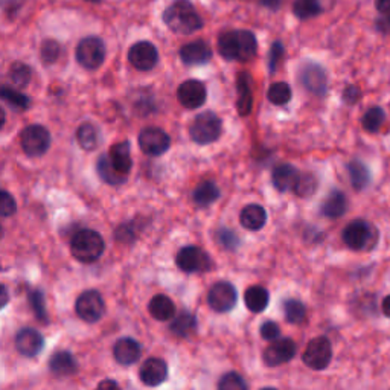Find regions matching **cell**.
<instances>
[{"instance_id":"f35d334b","label":"cell","mask_w":390,"mask_h":390,"mask_svg":"<svg viewBox=\"0 0 390 390\" xmlns=\"http://www.w3.org/2000/svg\"><path fill=\"white\" fill-rule=\"evenodd\" d=\"M0 100H4L9 105H13L16 109H20V110L28 109L29 105L28 96L11 89V87H5V85H0Z\"/></svg>"},{"instance_id":"60d3db41","label":"cell","mask_w":390,"mask_h":390,"mask_svg":"<svg viewBox=\"0 0 390 390\" xmlns=\"http://www.w3.org/2000/svg\"><path fill=\"white\" fill-rule=\"evenodd\" d=\"M29 304L32 307L35 317L40 321H43V324H47V311H46L45 296L42 290H32L29 292Z\"/></svg>"},{"instance_id":"91938a15","label":"cell","mask_w":390,"mask_h":390,"mask_svg":"<svg viewBox=\"0 0 390 390\" xmlns=\"http://www.w3.org/2000/svg\"><path fill=\"white\" fill-rule=\"evenodd\" d=\"M261 390H276L275 387H264V389H261Z\"/></svg>"},{"instance_id":"ac0fdd59","label":"cell","mask_w":390,"mask_h":390,"mask_svg":"<svg viewBox=\"0 0 390 390\" xmlns=\"http://www.w3.org/2000/svg\"><path fill=\"white\" fill-rule=\"evenodd\" d=\"M211 58H212V49L206 42L203 40L188 43L180 49V60L187 66L206 64L211 61Z\"/></svg>"},{"instance_id":"ffe728a7","label":"cell","mask_w":390,"mask_h":390,"mask_svg":"<svg viewBox=\"0 0 390 390\" xmlns=\"http://www.w3.org/2000/svg\"><path fill=\"white\" fill-rule=\"evenodd\" d=\"M299 170L290 163H280L271 172V182L279 192L295 191L299 180Z\"/></svg>"},{"instance_id":"d6986e66","label":"cell","mask_w":390,"mask_h":390,"mask_svg":"<svg viewBox=\"0 0 390 390\" xmlns=\"http://www.w3.org/2000/svg\"><path fill=\"white\" fill-rule=\"evenodd\" d=\"M141 354H142L141 345L134 338H130V337L119 338L113 348L114 360L122 366L134 365L141 358Z\"/></svg>"},{"instance_id":"ee69618b","label":"cell","mask_w":390,"mask_h":390,"mask_svg":"<svg viewBox=\"0 0 390 390\" xmlns=\"http://www.w3.org/2000/svg\"><path fill=\"white\" fill-rule=\"evenodd\" d=\"M61 47L55 40H46L42 46V60L45 64H52L60 57Z\"/></svg>"},{"instance_id":"ab89813d","label":"cell","mask_w":390,"mask_h":390,"mask_svg":"<svg viewBox=\"0 0 390 390\" xmlns=\"http://www.w3.org/2000/svg\"><path fill=\"white\" fill-rule=\"evenodd\" d=\"M268 101L275 105H284L291 100V87L287 83H275L268 89Z\"/></svg>"},{"instance_id":"f907efd6","label":"cell","mask_w":390,"mask_h":390,"mask_svg":"<svg viewBox=\"0 0 390 390\" xmlns=\"http://www.w3.org/2000/svg\"><path fill=\"white\" fill-rule=\"evenodd\" d=\"M96 390H121L119 384L113 382V379H102V382L98 384Z\"/></svg>"},{"instance_id":"8d00e7d4","label":"cell","mask_w":390,"mask_h":390,"mask_svg":"<svg viewBox=\"0 0 390 390\" xmlns=\"http://www.w3.org/2000/svg\"><path fill=\"white\" fill-rule=\"evenodd\" d=\"M384 121H386V113L382 107H372V109H369L365 113L362 124H363V129L366 131L377 133L379 129H382Z\"/></svg>"},{"instance_id":"30bf717a","label":"cell","mask_w":390,"mask_h":390,"mask_svg":"<svg viewBox=\"0 0 390 390\" xmlns=\"http://www.w3.org/2000/svg\"><path fill=\"white\" fill-rule=\"evenodd\" d=\"M237 299V288L226 280L217 282V284L209 290L208 295L209 305L213 311H217V313H228V311L235 308Z\"/></svg>"},{"instance_id":"9a60e30c","label":"cell","mask_w":390,"mask_h":390,"mask_svg":"<svg viewBox=\"0 0 390 390\" xmlns=\"http://www.w3.org/2000/svg\"><path fill=\"white\" fill-rule=\"evenodd\" d=\"M206 87L199 80H188L179 85L177 98L184 109H199L206 101Z\"/></svg>"},{"instance_id":"836d02e7","label":"cell","mask_w":390,"mask_h":390,"mask_svg":"<svg viewBox=\"0 0 390 390\" xmlns=\"http://www.w3.org/2000/svg\"><path fill=\"white\" fill-rule=\"evenodd\" d=\"M76 141L85 151H95L100 145V131L93 124H83L76 131Z\"/></svg>"},{"instance_id":"f546056e","label":"cell","mask_w":390,"mask_h":390,"mask_svg":"<svg viewBox=\"0 0 390 390\" xmlns=\"http://www.w3.org/2000/svg\"><path fill=\"white\" fill-rule=\"evenodd\" d=\"M237 32H238V47H240L238 61H249L252 58H255L258 51V42L255 34L247 31V29H240Z\"/></svg>"},{"instance_id":"9f6ffc18","label":"cell","mask_w":390,"mask_h":390,"mask_svg":"<svg viewBox=\"0 0 390 390\" xmlns=\"http://www.w3.org/2000/svg\"><path fill=\"white\" fill-rule=\"evenodd\" d=\"M382 23H383V26H382L383 31H387V29H390V13L386 16V18H383Z\"/></svg>"},{"instance_id":"1f68e13d","label":"cell","mask_w":390,"mask_h":390,"mask_svg":"<svg viewBox=\"0 0 390 390\" xmlns=\"http://www.w3.org/2000/svg\"><path fill=\"white\" fill-rule=\"evenodd\" d=\"M171 333L179 337H189L195 329H197V320L195 316L188 313V311H182L177 317L174 316L172 324L170 326Z\"/></svg>"},{"instance_id":"2e32d148","label":"cell","mask_w":390,"mask_h":390,"mask_svg":"<svg viewBox=\"0 0 390 390\" xmlns=\"http://www.w3.org/2000/svg\"><path fill=\"white\" fill-rule=\"evenodd\" d=\"M45 338L34 328H23L16 336V348L25 357H35L42 353Z\"/></svg>"},{"instance_id":"11a10c76","label":"cell","mask_w":390,"mask_h":390,"mask_svg":"<svg viewBox=\"0 0 390 390\" xmlns=\"http://www.w3.org/2000/svg\"><path fill=\"white\" fill-rule=\"evenodd\" d=\"M382 311L384 313V316L390 317V295L384 297L383 300V304H382Z\"/></svg>"},{"instance_id":"7402d4cb","label":"cell","mask_w":390,"mask_h":390,"mask_svg":"<svg viewBox=\"0 0 390 390\" xmlns=\"http://www.w3.org/2000/svg\"><path fill=\"white\" fill-rule=\"evenodd\" d=\"M107 155H109V159L116 171L124 174V175H129V172L131 171V167H133L130 142L125 141V142L114 143Z\"/></svg>"},{"instance_id":"ba28073f","label":"cell","mask_w":390,"mask_h":390,"mask_svg":"<svg viewBox=\"0 0 390 390\" xmlns=\"http://www.w3.org/2000/svg\"><path fill=\"white\" fill-rule=\"evenodd\" d=\"M20 142L23 151L28 155L38 158V155H43L51 146V134L43 125H28L22 131Z\"/></svg>"},{"instance_id":"5bb4252c","label":"cell","mask_w":390,"mask_h":390,"mask_svg":"<svg viewBox=\"0 0 390 390\" xmlns=\"http://www.w3.org/2000/svg\"><path fill=\"white\" fill-rule=\"evenodd\" d=\"M299 80L308 92H311L316 96H324L326 93V89H328L326 72L324 67L316 63H308L302 67L299 72Z\"/></svg>"},{"instance_id":"7dc6e473","label":"cell","mask_w":390,"mask_h":390,"mask_svg":"<svg viewBox=\"0 0 390 390\" xmlns=\"http://www.w3.org/2000/svg\"><path fill=\"white\" fill-rule=\"evenodd\" d=\"M284 54H285V47L280 42H275L271 45L270 57H268V67H270L271 73L278 69L280 60L284 58Z\"/></svg>"},{"instance_id":"83f0119b","label":"cell","mask_w":390,"mask_h":390,"mask_svg":"<svg viewBox=\"0 0 390 390\" xmlns=\"http://www.w3.org/2000/svg\"><path fill=\"white\" fill-rule=\"evenodd\" d=\"M218 52L220 55L228 61H235L240 57V47H238V32L237 31H228L223 32L218 38Z\"/></svg>"},{"instance_id":"44dd1931","label":"cell","mask_w":390,"mask_h":390,"mask_svg":"<svg viewBox=\"0 0 390 390\" xmlns=\"http://www.w3.org/2000/svg\"><path fill=\"white\" fill-rule=\"evenodd\" d=\"M49 370L58 377V378H64V377H71L76 372L78 363L73 354H71L69 350H58L51 358H49Z\"/></svg>"},{"instance_id":"94428289","label":"cell","mask_w":390,"mask_h":390,"mask_svg":"<svg viewBox=\"0 0 390 390\" xmlns=\"http://www.w3.org/2000/svg\"><path fill=\"white\" fill-rule=\"evenodd\" d=\"M87 2H92V4H96V2H100V0H87Z\"/></svg>"},{"instance_id":"4dcf8cb0","label":"cell","mask_w":390,"mask_h":390,"mask_svg":"<svg viewBox=\"0 0 390 390\" xmlns=\"http://www.w3.org/2000/svg\"><path fill=\"white\" fill-rule=\"evenodd\" d=\"M348 172H349V177H350V183H353V187L357 191H362V189L367 188L370 180H372V177H370L369 168L366 167L363 162H360V160L349 162L348 163Z\"/></svg>"},{"instance_id":"d590c367","label":"cell","mask_w":390,"mask_h":390,"mask_svg":"<svg viewBox=\"0 0 390 390\" xmlns=\"http://www.w3.org/2000/svg\"><path fill=\"white\" fill-rule=\"evenodd\" d=\"M284 314L288 324L299 325L307 317V308L297 299H288L284 304Z\"/></svg>"},{"instance_id":"7c38bea8","label":"cell","mask_w":390,"mask_h":390,"mask_svg":"<svg viewBox=\"0 0 390 390\" xmlns=\"http://www.w3.org/2000/svg\"><path fill=\"white\" fill-rule=\"evenodd\" d=\"M129 61L138 71L146 72L155 67L159 61V52L151 42L134 43L129 51Z\"/></svg>"},{"instance_id":"e575fe53","label":"cell","mask_w":390,"mask_h":390,"mask_svg":"<svg viewBox=\"0 0 390 390\" xmlns=\"http://www.w3.org/2000/svg\"><path fill=\"white\" fill-rule=\"evenodd\" d=\"M324 11L320 0H295L292 4V13L300 20H308V18L317 17Z\"/></svg>"},{"instance_id":"74e56055","label":"cell","mask_w":390,"mask_h":390,"mask_svg":"<svg viewBox=\"0 0 390 390\" xmlns=\"http://www.w3.org/2000/svg\"><path fill=\"white\" fill-rule=\"evenodd\" d=\"M319 188V180L314 174L311 172H304L299 175V180H297V184L295 188V192L296 195H299V197L302 199H307L309 197V195H313Z\"/></svg>"},{"instance_id":"277c9868","label":"cell","mask_w":390,"mask_h":390,"mask_svg":"<svg viewBox=\"0 0 390 390\" xmlns=\"http://www.w3.org/2000/svg\"><path fill=\"white\" fill-rule=\"evenodd\" d=\"M223 133V122L215 113L204 112L199 114L189 126V134L195 143L209 145L220 139Z\"/></svg>"},{"instance_id":"6f0895ef","label":"cell","mask_w":390,"mask_h":390,"mask_svg":"<svg viewBox=\"0 0 390 390\" xmlns=\"http://www.w3.org/2000/svg\"><path fill=\"white\" fill-rule=\"evenodd\" d=\"M4 125H5V112L2 107H0V130L4 129Z\"/></svg>"},{"instance_id":"d6a6232c","label":"cell","mask_w":390,"mask_h":390,"mask_svg":"<svg viewBox=\"0 0 390 390\" xmlns=\"http://www.w3.org/2000/svg\"><path fill=\"white\" fill-rule=\"evenodd\" d=\"M96 170H98V174L101 175V179L105 183L114 184V187H116V184L125 183V180H126V175H124V174H121V172H118L114 170V167L112 165L109 155H107V154L101 155V158L98 159Z\"/></svg>"},{"instance_id":"f6af8a7d","label":"cell","mask_w":390,"mask_h":390,"mask_svg":"<svg viewBox=\"0 0 390 390\" xmlns=\"http://www.w3.org/2000/svg\"><path fill=\"white\" fill-rule=\"evenodd\" d=\"M17 211L14 197L6 191H0V217H11Z\"/></svg>"},{"instance_id":"d4e9b609","label":"cell","mask_w":390,"mask_h":390,"mask_svg":"<svg viewBox=\"0 0 390 390\" xmlns=\"http://www.w3.org/2000/svg\"><path fill=\"white\" fill-rule=\"evenodd\" d=\"M348 209V200L346 195L334 189L328 194V197L325 199L324 204H321V213L328 218H340L341 215H345V212Z\"/></svg>"},{"instance_id":"f5cc1de1","label":"cell","mask_w":390,"mask_h":390,"mask_svg":"<svg viewBox=\"0 0 390 390\" xmlns=\"http://www.w3.org/2000/svg\"><path fill=\"white\" fill-rule=\"evenodd\" d=\"M375 6L382 14L390 13V0H375Z\"/></svg>"},{"instance_id":"484cf974","label":"cell","mask_w":390,"mask_h":390,"mask_svg":"<svg viewBox=\"0 0 390 390\" xmlns=\"http://www.w3.org/2000/svg\"><path fill=\"white\" fill-rule=\"evenodd\" d=\"M148 311H150V314H151L155 320H160V321L171 320V319H174V316H175L174 302H172L168 296H165V295L154 296V297L150 300Z\"/></svg>"},{"instance_id":"5b68a950","label":"cell","mask_w":390,"mask_h":390,"mask_svg":"<svg viewBox=\"0 0 390 390\" xmlns=\"http://www.w3.org/2000/svg\"><path fill=\"white\" fill-rule=\"evenodd\" d=\"M105 60V45L98 37H85L76 46V61L84 69L95 71Z\"/></svg>"},{"instance_id":"52a82bcc","label":"cell","mask_w":390,"mask_h":390,"mask_svg":"<svg viewBox=\"0 0 390 390\" xmlns=\"http://www.w3.org/2000/svg\"><path fill=\"white\" fill-rule=\"evenodd\" d=\"M175 264L184 273H203L212 268V259L203 249L188 246L177 253Z\"/></svg>"},{"instance_id":"bcb514c9","label":"cell","mask_w":390,"mask_h":390,"mask_svg":"<svg viewBox=\"0 0 390 390\" xmlns=\"http://www.w3.org/2000/svg\"><path fill=\"white\" fill-rule=\"evenodd\" d=\"M217 238L220 241L221 246L224 249H228V250H233V249H237L238 247V244H240V240L238 237L235 235V232L230 230V229H220L217 232Z\"/></svg>"},{"instance_id":"681fc988","label":"cell","mask_w":390,"mask_h":390,"mask_svg":"<svg viewBox=\"0 0 390 390\" xmlns=\"http://www.w3.org/2000/svg\"><path fill=\"white\" fill-rule=\"evenodd\" d=\"M360 98H362V92H360L357 85H348L343 90V95H341V100H343L345 104H349V105H354Z\"/></svg>"},{"instance_id":"9c48e42d","label":"cell","mask_w":390,"mask_h":390,"mask_svg":"<svg viewBox=\"0 0 390 390\" xmlns=\"http://www.w3.org/2000/svg\"><path fill=\"white\" fill-rule=\"evenodd\" d=\"M304 363L314 369L324 370L329 366L331 360H333V346L326 337H316L308 343L304 355H302Z\"/></svg>"},{"instance_id":"8992f818","label":"cell","mask_w":390,"mask_h":390,"mask_svg":"<svg viewBox=\"0 0 390 390\" xmlns=\"http://www.w3.org/2000/svg\"><path fill=\"white\" fill-rule=\"evenodd\" d=\"M76 314L80 316L87 324H96L101 320L105 313V302L100 291L87 290L81 292L80 297L76 299Z\"/></svg>"},{"instance_id":"680465c9","label":"cell","mask_w":390,"mask_h":390,"mask_svg":"<svg viewBox=\"0 0 390 390\" xmlns=\"http://www.w3.org/2000/svg\"><path fill=\"white\" fill-rule=\"evenodd\" d=\"M4 237V229H2V224H0V240H2Z\"/></svg>"},{"instance_id":"7bdbcfd3","label":"cell","mask_w":390,"mask_h":390,"mask_svg":"<svg viewBox=\"0 0 390 390\" xmlns=\"http://www.w3.org/2000/svg\"><path fill=\"white\" fill-rule=\"evenodd\" d=\"M218 390H249L246 379L237 372H229L223 375L218 383Z\"/></svg>"},{"instance_id":"603a6c76","label":"cell","mask_w":390,"mask_h":390,"mask_svg":"<svg viewBox=\"0 0 390 390\" xmlns=\"http://www.w3.org/2000/svg\"><path fill=\"white\" fill-rule=\"evenodd\" d=\"M241 226L247 230L256 232L266 226L267 223V212L259 204H249L240 213Z\"/></svg>"},{"instance_id":"8fae6325","label":"cell","mask_w":390,"mask_h":390,"mask_svg":"<svg viewBox=\"0 0 390 390\" xmlns=\"http://www.w3.org/2000/svg\"><path fill=\"white\" fill-rule=\"evenodd\" d=\"M141 150L148 155H162L170 150L171 138L158 126H148L139 134Z\"/></svg>"},{"instance_id":"4fadbf2b","label":"cell","mask_w":390,"mask_h":390,"mask_svg":"<svg viewBox=\"0 0 390 390\" xmlns=\"http://www.w3.org/2000/svg\"><path fill=\"white\" fill-rule=\"evenodd\" d=\"M297 346L291 338H278L271 341L270 346L264 350V363L270 367L280 366L284 363H288L290 360L296 357Z\"/></svg>"},{"instance_id":"f1b7e54d","label":"cell","mask_w":390,"mask_h":390,"mask_svg":"<svg viewBox=\"0 0 390 390\" xmlns=\"http://www.w3.org/2000/svg\"><path fill=\"white\" fill-rule=\"evenodd\" d=\"M192 197L199 206L206 208L220 199V189L215 183L206 180V182H201L199 187L195 188Z\"/></svg>"},{"instance_id":"e0dca14e","label":"cell","mask_w":390,"mask_h":390,"mask_svg":"<svg viewBox=\"0 0 390 390\" xmlns=\"http://www.w3.org/2000/svg\"><path fill=\"white\" fill-rule=\"evenodd\" d=\"M139 377L145 386H160L168 378V366L162 358H148L141 366Z\"/></svg>"},{"instance_id":"b9f144b4","label":"cell","mask_w":390,"mask_h":390,"mask_svg":"<svg viewBox=\"0 0 390 390\" xmlns=\"http://www.w3.org/2000/svg\"><path fill=\"white\" fill-rule=\"evenodd\" d=\"M31 69H29V66L23 64V63H14L11 66V71H9V76H11L13 83L17 87H26L31 81Z\"/></svg>"},{"instance_id":"7a4b0ae2","label":"cell","mask_w":390,"mask_h":390,"mask_svg":"<svg viewBox=\"0 0 390 390\" xmlns=\"http://www.w3.org/2000/svg\"><path fill=\"white\" fill-rule=\"evenodd\" d=\"M105 244L100 233L92 229H83L76 232L71 241V252L72 256L84 262V264H92L98 261L104 253Z\"/></svg>"},{"instance_id":"cb8c5ba5","label":"cell","mask_w":390,"mask_h":390,"mask_svg":"<svg viewBox=\"0 0 390 390\" xmlns=\"http://www.w3.org/2000/svg\"><path fill=\"white\" fill-rule=\"evenodd\" d=\"M237 110L241 116H247L252 112L253 107V92L250 85V75L246 72H241L237 76Z\"/></svg>"},{"instance_id":"4316f807","label":"cell","mask_w":390,"mask_h":390,"mask_svg":"<svg viewBox=\"0 0 390 390\" xmlns=\"http://www.w3.org/2000/svg\"><path fill=\"white\" fill-rule=\"evenodd\" d=\"M270 295L268 291L261 285H253L247 288L246 295H244V302L246 307L252 311V313H262L268 305Z\"/></svg>"},{"instance_id":"816d5d0a","label":"cell","mask_w":390,"mask_h":390,"mask_svg":"<svg viewBox=\"0 0 390 390\" xmlns=\"http://www.w3.org/2000/svg\"><path fill=\"white\" fill-rule=\"evenodd\" d=\"M8 302H9V291L4 284H0V309H4L8 305Z\"/></svg>"},{"instance_id":"c3c4849f","label":"cell","mask_w":390,"mask_h":390,"mask_svg":"<svg viewBox=\"0 0 390 390\" xmlns=\"http://www.w3.org/2000/svg\"><path fill=\"white\" fill-rule=\"evenodd\" d=\"M279 334H280V329H279L278 324H275V321H266V324L261 326V337L264 340L275 341V340H278Z\"/></svg>"},{"instance_id":"3957f363","label":"cell","mask_w":390,"mask_h":390,"mask_svg":"<svg viewBox=\"0 0 390 390\" xmlns=\"http://www.w3.org/2000/svg\"><path fill=\"white\" fill-rule=\"evenodd\" d=\"M343 241L350 250H372L378 242V230L365 220L350 221L343 230Z\"/></svg>"},{"instance_id":"6da1fadb","label":"cell","mask_w":390,"mask_h":390,"mask_svg":"<svg viewBox=\"0 0 390 390\" xmlns=\"http://www.w3.org/2000/svg\"><path fill=\"white\" fill-rule=\"evenodd\" d=\"M163 22L172 32L189 35L200 31L203 20L189 0H177L165 9Z\"/></svg>"},{"instance_id":"db71d44e","label":"cell","mask_w":390,"mask_h":390,"mask_svg":"<svg viewBox=\"0 0 390 390\" xmlns=\"http://www.w3.org/2000/svg\"><path fill=\"white\" fill-rule=\"evenodd\" d=\"M261 4L268 9H279L282 0H261Z\"/></svg>"}]
</instances>
